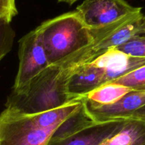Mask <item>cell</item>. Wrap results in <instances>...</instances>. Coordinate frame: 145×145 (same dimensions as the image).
<instances>
[{
    "label": "cell",
    "mask_w": 145,
    "mask_h": 145,
    "mask_svg": "<svg viewBox=\"0 0 145 145\" xmlns=\"http://www.w3.org/2000/svg\"><path fill=\"white\" fill-rule=\"evenodd\" d=\"M72 74L60 65H50L25 87L10 93L6 108L24 115L44 113L63 107L77 99L67 90Z\"/></svg>",
    "instance_id": "1"
},
{
    "label": "cell",
    "mask_w": 145,
    "mask_h": 145,
    "mask_svg": "<svg viewBox=\"0 0 145 145\" xmlns=\"http://www.w3.org/2000/svg\"><path fill=\"white\" fill-rule=\"evenodd\" d=\"M82 103L77 99L63 107L33 115L6 108L0 113V145H48L58 126Z\"/></svg>",
    "instance_id": "2"
},
{
    "label": "cell",
    "mask_w": 145,
    "mask_h": 145,
    "mask_svg": "<svg viewBox=\"0 0 145 145\" xmlns=\"http://www.w3.org/2000/svg\"><path fill=\"white\" fill-rule=\"evenodd\" d=\"M50 65H56L93 42L91 31L75 11L44 21L35 28Z\"/></svg>",
    "instance_id": "3"
},
{
    "label": "cell",
    "mask_w": 145,
    "mask_h": 145,
    "mask_svg": "<svg viewBox=\"0 0 145 145\" xmlns=\"http://www.w3.org/2000/svg\"><path fill=\"white\" fill-rule=\"evenodd\" d=\"M143 13L128 16L113 24L90 29L93 42L59 64L71 72L84 64L90 63L111 49L117 48L143 33Z\"/></svg>",
    "instance_id": "4"
},
{
    "label": "cell",
    "mask_w": 145,
    "mask_h": 145,
    "mask_svg": "<svg viewBox=\"0 0 145 145\" xmlns=\"http://www.w3.org/2000/svg\"><path fill=\"white\" fill-rule=\"evenodd\" d=\"M75 11L88 28L96 29L142 12V8L126 0H84Z\"/></svg>",
    "instance_id": "5"
},
{
    "label": "cell",
    "mask_w": 145,
    "mask_h": 145,
    "mask_svg": "<svg viewBox=\"0 0 145 145\" xmlns=\"http://www.w3.org/2000/svg\"><path fill=\"white\" fill-rule=\"evenodd\" d=\"M19 66L13 91L25 87L33 78L50 66L39 35L35 30L19 40Z\"/></svg>",
    "instance_id": "6"
},
{
    "label": "cell",
    "mask_w": 145,
    "mask_h": 145,
    "mask_svg": "<svg viewBox=\"0 0 145 145\" xmlns=\"http://www.w3.org/2000/svg\"><path fill=\"white\" fill-rule=\"evenodd\" d=\"M83 102L86 111L95 123L125 119L145 106V91H131L115 103L106 106L91 105L84 100Z\"/></svg>",
    "instance_id": "7"
},
{
    "label": "cell",
    "mask_w": 145,
    "mask_h": 145,
    "mask_svg": "<svg viewBox=\"0 0 145 145\" xmlns=\"http://www.w3.org/2000/svg\"><path fill=\"white\" fill-rule=\"evenodd\" d=\"M94 62L104 71V84L111 83L145 65V58L127 55L116 48L107 51Z\"/></svg>",
    "instance_id": "8"
},
{
    "label": "cell",
    "mask_w": 145,
    "mask_h": 145,
    "mask_svg": "<svg viewBox=\"0 0 145 145\" xmlns=\"http://www.w3.org/2000/svg\"><path fill=\"white\" fill-rule=\"evenodd\" d=\"M104 84L103 68L91 62L84 64L72 71L68 82V93L75 99H82L86 95Z\"/></svg>",
    "instance_id": "9"
},
{
    "label": "cell",
    "mask_w": 145,
    "mask_h": 145,
    "mask_svg": "<svg viewBox=\"0 0 145 145\" xmlns=\"http://www.w3.org/2000/svg\"><path fill=\"white\" fill-rule=\"evenodd\" d=\"M124 119L96 123L77 133L59 140H50L48 145H99L113 132Z\"/></svg>",
    "instance_id": "10"
},
{
    "label": "cell",
    "mask_w": 145,
    "mask_h": 145,
    "mask_svg": "<svg viewBox=\"0 0 145 145\" xmlns=\"http://www.w3.org/2000/svg\"><path fill=\"white\" fill-rule=\"evenodd\" d=\"M99 145H145V120L125 118Z\"/></svg>",
    "instance_id": "11"
},
{
    "label": "cell",
    "mask_w": 145,
    "mask_h": 145,
    "mask_svg": "<svg viewBox=\"0 0 145 145\" xmlns=\"http://www.w3.org/2000/svg\"><path fill=\"white\" fill-rule=\"evenodd\" d=\"M130 89L115 83H108L99 86L83 97L84 101L94 106L113 104L131 91Z\"/></svg>",
    "instance_id": "12"
},
{
    "label": "cell",
    "mask_w": 145,
    "mask_h": 145,
    "mask_svg": "<svg viewBox=\"0 0 145 145\" xmlns=\"http://www.w3.org/2000/svg\"><path fill=\"white\" fill-rule=\"evenodd\" d=\"M94 123H96L87 113L82 100V103L79 108L58 126L50 140H55L64 138Z\"/></svg>",
    "instance_id": "13"
},
{
    "label": "cell",
    "mask_w": 145,
    "mask_h": 145,
    "mask_svg": "<svg viewBox=\"0 0 145 145\" xmlns=\"http://www.w3.org/2000/svg\"><path fill=\"white\" fill-rule=\"evenodd\" d=\"M111 83L123 85L133 91H145V65Z\"/></svg>",
    "instance_id": "14"
},
{
    "label": "cell",
    "mask_w": 145,
    "mask_h": 145,
    "mask_svg": "<svg viewBox=\"0 0 145 145\" xmlns=\"http://www.w3.org/2000/svg\"><path fill=\"white\" fill-rule=\"evenodd\" d=\"M15 36L11 21L0 18V61L11 51Z\"/></svg>",
    "instance_id": "15"
},
{
    "label": "cell",
    "mask_w": 145,
    "mask_h": 145,
    "mask_svg": "<svg viewBox=\"0 0 145 145\" xmlns=\"http://www.w3.org/2000/svg\"><path fill=\"white\" fill-rule=\"evenodd\" d=\"M116 49L132 57L145 58V35L134 37Z\"/></svg>",
    "instance_id": "16"
},
{
    "label": "cell",
    "mask_w": 145,
    "mask_h": 145,
    "mask_svg": "<svg viewBox=\"0 0 145 145\" xmlns=\"http://www.w3.org/2000/svg\"><path fill=\"white\" fill-rule=\"evenodd\" d=\"M17 14L16 0H0V18H5L11 21Z\"/></svg>",
    "instance_id": "17"
},
{
    "label": "cell",
    "mask_w": 145,
    "mask_h": 145,
    "mask_svg": "<svg viewBox=\"0 0 145 145\" xmlns=\"http://www.w3.org/2000/svg\"><path fill=\"white\" fill-rule=\"evenodd\" d=\"M130 118H135L145 120V106L135 112Z\"/></svg>",
    "instance_id": "18"
},
{
    "label": "cell",
    "mask_w": 145,
    "mask_h": 145,
    "mask_svg": "<svg viewBox=\"0 0 145 145\" xmlns=\"http://www.w3.org/2000/svg\"><path fill=\"white\" fill-rule=\"evenodd\" d=\"M59 2H62V3H66V4H69V5H72L73 4H74L75 2H76L79 0H57Z\"/></svg>",
    "instance_id": "19"
},
{
    "label": "cell",
    "mask_w": 145,
    "mask_h": 145,
    "mask_svg": "<svg viewBox=\"0 0 145 145\" xmlns=\"http://www.w3.org/2000/svg\"><path fill=\"white\" fill-rule=\"evenodd\" d=\"M142 25H143V33L141 35H145V14H143Z\"/></svg>",
    "instance_id": "20"
}]
</instances>
